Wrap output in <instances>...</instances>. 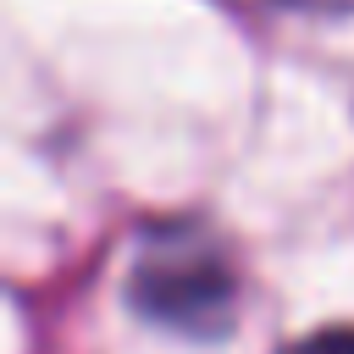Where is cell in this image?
<instances>
[{
    "instance_id": "obj_1",
    "label": "cell",
    "mask_w": 354,
    "mask_h": 354,
    "mask_svg": "<svg viewBox=\"0 0 354 354\" xmlns=\"http://www.w3.org/2000/svg\"><path fill=\"white\" fill-rule=\"evenodd\" d=\"M127 299L144 321H155L166 332L221 337L238 310V271L210 232H199L188 221L149 227L133 249Z\"/></svg>"
},
{
    "instance_id": "obj_2",
    "label": "cell",
    "mask_w": 354,
    "mask_h": 354,
    "mask_svg": "<svg viewBox=\"0 0 354 354\" xmlns=\"http://www.w3.org/2000/svg\"><path fill=\"white\" fill-rule=\"evenodd\" d=\"M288 354H354V326H321V332L288 343Z\"/></svg>"
}]
</instances>
